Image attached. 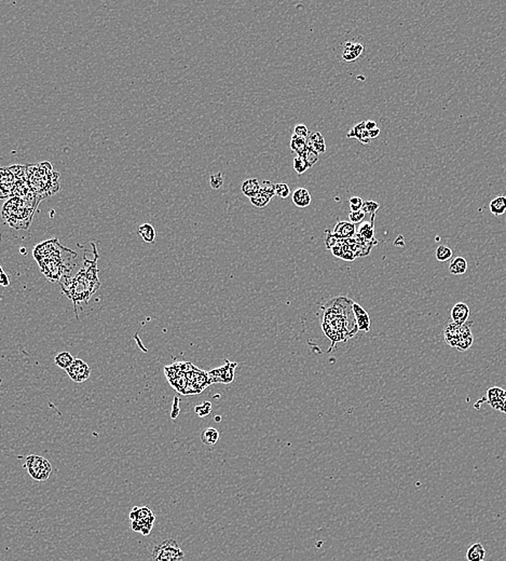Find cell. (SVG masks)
I'll list each match as a JSON object with an SVG mask.
<instances>
[{
	"mask_svg": "<svg viewBox=\"0 0 506 561\" xmlns=\"http://www.w3.org/2000/svg\"><path fill=\"white\" fill-rule=\"evenodd\" d=\"M97 257L93 261L84 260V269H82L74 280H67L66 282L62 283V286L67 285V288H64L63 290L65 291L68 298L75 302V305L79 301L89 300L94 291H96L99 287L97 279Z\"/></svg>",
	"mask_w": 506,
	"mask_h": 561,
	"instance_id": "cell-1",
	"label": "cell"
},
{
	"mask_svg": "<svg viewBox=\"0 0 506 561\" xmlns=\"http://www.w3.org/2000/svg\"><path fill=\"white\" fill-rule=\"evenodd\" d=\"M41 199L34 194L27 198L13 197L4 203L2 218L14 229H28Z\"/></svg>",
	"mask_w": 506,
	"mask_h": 561,
	"instance_id": "cell-2",
	"label": "cell"
},
{
	"mask_svg": "<svg viewBox=\"0 0 506 561\" xmlns=\"http://www.w3.org/2000/svg\"><path fill=\"white\" fill-rule=\"evenodd\" d=\"M26 179L29 188L41 200L54 195L60 188V174L54 172L49 162L26 165Z\"/></svg>",
	"mask_w": 506,
	"mask_h": 561,
	"instance_id": "cell-3",
	"label": "cell"
},
{
	"mask_svg": "<svg viewBox=\"0 0 506 561\" xmlns=\"http://www.w3.org/2000/svg\"><path fill=\"white\" fill-rule=\"evenodd\" d=\"M343 297L335 298L332 300V307L329 305V309L326 310L324 314V319H323V329H324L326 336L333 340V346L335 343L339 341H344L346 337L350 338L354 336L352 331L346 329V313L343 312V308L350 299Z\"/></svg>",
	"mask_w": 506,
	"mask_h": 561,
	"instance_id": "cell-4",
	"label": "cell"
},
{
	"mask_svg": "<svg viewBox=\"0 0 506 561\" xmlns=\"http://www.w3.org/2000/svg\"><path fill=\"white\" fill-rule=\"evenodd\" d=\"M184 557L178 543L172 539L163 541L152 551V561H181Z\"/></svg>",
	"mask_w": 506,
	"mask_h": 561,
	"instance_id": "cell-5",
	"label": "cell"
},
{
	"mask_svg": "<svg viewBox=\"0 0 506 561\" xmlns=\"http://www.w3.org/2000/svg\"><path fill=\"white\" fill-rule=\"evenodd\" d=\"M25 469L27 470L29 476L34 481H48L52 473V465L48 460L40 455H28L25 462Z\"/></svg>",
	"mask_w": 506,
	"mask_h": 561,
	"instance_id": "cell-6",
	"label": "cell"
},
{
	"mask_svg": "<svg viewBox=\"0 0 506 561\" xmlns=\"http://www.w3.org/2000/svg\"><path fill=\"white\" fill-rule=\"evenodd\" d=\"M473 325V322H467L465 324L458 325L456 323H450L445 327L444 336L445 341L449 344L452 348H457L458 344L460 343L463 339H466L469 337H473L472 330H470V326Z\"/></svg>",
	"mask_w": 506,
	"mask_h": 561,
	"instance_id": "cell-7",
	"label": "cell"
},
{
	"mask_svg": "<svg viewBox=\"0 0 506 561\" xmlns=\"http://www.w3.org/2000/svg\"><path fill=\"white\" fill-rule=\"evenodd\" d=\"M237 365L235 361H226V364L223 366L211 370L209 372L211 383H231L234 380V370Z\"/></svg>",
	"mask_w": 506,
	"mask_h": 561,
	"instance_id": "cell-8",
	"label": "cell"
},
{
	"mask_svg": "<svg viewBox=\"0 0 506 561\" xmlns=\"http://www.w3.org/2000/svg\"><path fill=\"white\" fill-rule=\"evenodd\" d=\"M485 401H488L493 409L496 410L506 413V390L501 388H491L487 391L486 396L479 401L478 402H484ZM477 402V404H478Z\"/></svg>",
	"mask_w": 506,
	"mask_h": 561,
	"instance_id": "cell-9",
	"label": "cell"
},
{
	"mask_svg": "<svg viewBox=\"0 0 506 561\" xmlns=\"http://www.w3.org/2000/svg\"><path fill=\"white\" fill-rule=\"evenodd\" d=\"M0 197L1 199H11L13 197L16 178L10 167H3L0 169Z\"/></svg>",
	"mask_w": 506,
	"mask_h": 561,
	"instance_id": "cell-10",
	"label": "cell"
},
{
	"mask_svg": "<svg viewBox=\"0 0 506 561\" xmlns=\"http://www.w3.org/2000/svg\"><path fill=\"white\" fill-rule=\"evenodd\" d=\"M66 372L73 381L81 383L86 381L90 378L91 369L85 361L82 360H75L73 365L68 368Z\"/></svg>",
	"mask_w": 506,
	"mask_h": 561,
	"instance_id": "cell-11",
	"label": "cell"
},
{
	"mask_svg": "<svg viewBox=\"0 0 506 561\" xmlns=\"http://www.w3.org/2000/svg\"><path fill=\"white\" fill-rule=\"evenodd\" d=\"M353 312H354L355 323L358 330L368 332L370 330V325H372L368 313L356 302L353 303Z\"/></svg>",
	"mask_w": 506,
	"mask_h": 561,
	"instance_id": "cell-12",
	"label": "cell"
},
{
	"mask_svg": "<svg viewBox=\"0 0 506 561\" xmlns=\"http://www.w3.org/2000/svg\"><path fill=\"white\" fill-rule=\"evenodd\" d=\"M130 519L131 521H143L147 523H155L156 516L154 513L151 512L149 507L142 506V507H134L132 512L130 513Z\"/></svg>",
	"mask_w": 506,
	"mask_h": 561,
	"instance_id": "cell-13",
	"label": "cell"
},
{
	"mask_svg": "<svg viewBox=\"0 0 506 561\" xmlns=\"http://www.w3.org/2000/svg\"><path fill=\"white\" fill-rule=\"evenodd\" d=\"M469 313H470V310H469V308H468L466 303L458 302L457 305H455L454 308L451 309L452 322L458 324V325L465 324L467 322L468 318H469Z\"/></svg>",
	"mask_w": 506,
	"mask_h": 561,
	"instance_id": "cell-14",
	"label": "cell"
},
{
	"mask_svg": "<svg viewBox=\"0 0 506 561\" xmlns=\"http://www.w3.org/2000/svg\"><path fill=\"white\" fill-rule=\"evenodd\" d=\"M355 225L350 221H340L334 229V235L339 240H350L355 236Z\"/></svg>",
	"mask_w": 506,
	"mask_h": 561,
	"instance_id": "cell-15",
	"label": "cell"
},
{
	"mask_svg": "<svg viewBox=\"0 0 506 561\" xmlns=\"http://www.w3.org/2000/svg\"><path fill=\"white\" fill-rule=\"evenodd\" d=\"M307 147L308 149L314 150L317 154L325 153L326 151L325 140L320 132H313L310 134L309 137L307 138Z\"/></svg>",
	"mask_w": 506,
	"mask_h": 561,
	"instance_id": "cell-16",
	"label": "cell"
},
{
	"mask_svg": "<svg viewBox=\"0 0 506 561\" xmlns=\"http://www.w3.org/2000/svg\"><path fill=\"white\" fill-rule=\"evenodd\" d=\"M365 123L366 122L363 121L361 123L356 124L354 127L352 128V130L348 133V138H357L360 140V143H362L363 145H369L370 142H372V139L369 137V132L366 130V126H365Z\"/></svg>",
	"mask_w": 506,
	"mask_h": 561,
	"instance_id": "cell-17",
	"label": "cell"
},
{
	"mask_svg": "<svg viewBox=\"0 0 506 561\" xmlns=\"http://www.w3.org/2000/svg\"><path fill=\"white\" fill-rule=\"evenodd\" d=\"M311 201L310 192L305 188H298L293 192V202L298 207H308Z\"/></svg>",
	"mask_w": 506,
	"mask_h": 561,
	"instance_id": "cell-18",
	"label": "cell"
},
{
	"mask_svg": "<svg viewBox=\"0 0 506 561\" xmlns=\"http://www.w3.org/2000/svg\"><path fill=\"white\" fill-rule=\"evenodd\" d=\"M374 219H375V214H373L372 220L367 221V223H363L360 227H358L357 236H356L357 238L364 240V241L373 242L375 237V227L373 224Z\"/></svg>",
	"mask_w": 506,
	"mask_h": 561,
	"instance_id": "cell-19",
	"label": "cell"
},
{
	"mask_svg": "<svg viewBox=\"0 0 506 561\" xmlns=\"http://www.w3.org/2000/svg\"><path fill=\"white\" fill-rule=\"evenodd\" d=\"M486 549L480 543H474L466 552L467 561H485Z\"/></svg>",
	"mask_w": 506,
	"mask_h": 561,
	"instance_id": "cell-20",
	"label": "cell"
},
{
	"mask_svg": "<svg viewBox=\"0 0 506 561\" xmlns=\"http://www.w3.org/2000/svg\"><path fill=\"white\" fill-rule=\"evenodd\" d=\"M241 190H242L244 196L249 197L251 199L260 191V183L258 182V179L256 178L246 179L243 182L242 187H241Z\"/></svg>",
	"mask_w": 506,
	"mask_h": 561,
	"instance_id": "cell-21",
	"label": "cell"
},
{
	"mask_svg": "<svg viewBox=\"0 0 506 561\" xmlns=\"http://www.w3.org/2000/svg\"><path fill=\"white\" fill-rule=\"evenodd\" d=\"M467 271V261L463 257H456L449 265V272L454 276H462Z\"/></svg>",
	"mask_w": 506,
	"mask_h": 561,
	"instance_id": "cell-22",
	"label": "cell"
},
{
	"mask_svg": "<svg viewBox=\"0 0 506 561\" xmlns=\"http://www.w3.org/2000/svg\"><path fill=\"white\" fill-rule=\"evenodd\" d=\"M489 209L494 216H502L506 212V197L500 196L492 199Z\"/></svg>",
	"mask_w": 506,
	"mask_h": 561,
	"instance_id": "cell-23",
	"label": "cell"
},
{
	"mask_svg": "<svg viewBox=\"0 0 506 561\" xmlns=\"http://www.w3.org/2000/svg\"><path fill=\"white\" fill-rule=\"evenodd\" d=\"M201 441L207 446H214L219 441V432L214 428L205 429L201 434Z\"/></svg>",
	"mask_w": 506,
	"mask_h": 561,
	"instance_id": "cell-24",
	"label": "cell"
},
{
	"mask_svg": "<svg viewBox=\"0 0 506 561\" xmlns=\"http://www.w3.org/2000/svg\"><path fill=\"white\" fill-rule=\"evenodd\" d=\"M138 235L145 242L154 243L156 239V230L150 224H143L138 227Z\"/></svg>",
	"mask_w": 506,
	"mask_h": 561,
	"instance_id": "cell-25",
	"label": "cell"
},
{
	"mask_svg": "<svg viewBox=\"0 0 506 561\" xmlns=\"http://www.w3.org/2000/svg\"><path fill=\"white\" fill-rule=\"evenodd\" d=\"M291 148H292L293 151H295L297 156H302L304 151L308 149L307 139L300 138V137L296 136L295 134H294L293 137H292V140H291Z\"/></svg>",
	"mask_w": 506,
	"mask_h": 561,
	"instance_id": "cell-26",
	"label": "cell"
},
{
	"mask_svg": "<svg viewBox=\"0 0 506 561\" xmlns=\"http://www.w3.org/2000/svg\"><path fill=\"white\" fill-rule=\"evenodd\" d=\"M74 361L75 359L73 358V355L68 352H62L60 354H57V356L55 358V364L65 370H67L68 368L73 365Z\"/></svg>",
	"mask_w": 506,
	"mask_h": 561,
	"instance_id": "cell-27",
	"label": "cell"
},
{
	"mask_svg": "<svg viewBox=\"0 0 506 561\" xmlns=\"http://www.w3.org/2000/svg\"><path fill=\"white\" fill-rule=\"evenodd\" d=\"M250 200H251V203L254 206L262 208V207H266L268 205L270 201H271V199H270L268 196L264 195L263 192L259 191L257 195H255L254 197L251 198Z\"/></svg>",
	"mask_w": 506,
	"mask_h": 561,
	"instance_id": "cell-28",
	"label": "cell"
},
{
	"mask_svg": "<svg viewBox=\"0 0 506 561\" xmlns=\"http://www.w3.org/2000/svg\"><path fill=\"white\" fill-rule=\"evenodd\" d=\"M435 256H436V259L440 262L448 261L452 258V249L446 246V245H439L436 249V253H435Z\"/></svg>",
	"mask_w": 506,
	"mask_h": 561,
	"instance_id": "cell-29",
	"label": "cell"
},
{
	"mask_svg": "<svg viewBox=\"0 0 506 561\" xmlns=\"http://www.w3.org/2000/svg\"><path fill=\"white\" fill-rule=\"evenodd\" d=\"M294 168L297 174L301 175L309 168V165L301 156H296L294 158Z\"/></svg>",
	"mask_w": 506,
	"mask_h": 561,
	"instance_id": "cell-30",
	"label": "cell"
},
{
	"mask_svg": "<svg viewBox=\"0 0 506 561\" xmlns=\"http://www.w3.org/2000/svg\"><path fill=\"white\" fill-rule=\"evenodd\" d=\"M211 404L210 401H203L202 404H200L198 406H196L195 408V412L198 414L200 418H204L209 416L211 411Z\"/></svg>",
	"mask_w": 506,
	"mask_h": 561,
	"instance_id": "cell-31",
	"label": "cell"
},
{
	"mask_svg": "<svg viewBox=\"0 0 506 561\" xmlns=\"http://www.w3.org/2000/svg\"><path fill=\"white\" fill-rule=\"evenodd\" d=\"M260 191L272 199L275 196V185L270 180H263L260 183Z\"/></svg>",
	"mask_w": 506,
	"mask_h": 561,
	"instance_id": "cell-32",
	"label": "cell"
},
{
	"mask_svg": "<svg viewBox=\"0 0 506 561\" xmlns=\"http://www.w3.org/2000/svg\"><path fill=\"white\" fill-rule=\"evenodd\" d=\"M301 157L305 160V162L308 163L309 167L313 166L317 162V160H319V154L315 153L314 150H311V149L305 150Z\"/></svg>",
	"mask_w": 506,
	"mask_h": 561,
	"instance_id": "cell-33",
	"label": "cell"
},
{
	"mask_svg": "<svg viewBox=\"0 0 506 561\" xmlns=\"http://www.w3.org/2000/svg\"><path fill=\"white\" fill-rule=\"evenodd\" d=\"M291 195V189L287 184L279 183L275 184V196H278L281 199H286Z\"/></svg>",
	"mask_w": 506,
	"mask_h": 561,
	"instance_id": "cell-34",
	"label": "cell"
},
{
	"mask_svg": "<svg viewBox=\"0 0 506 561\" xmlns=\"http://www.w3.org/2000/svg\"><path fill=\"white\" fill-rule=\"evenodd\" d=\"M210 185L214 190H218L220 187L223 185V178L221 173H217L211 175L210 177Z\"/></svg>",
	"mask_w": 506,
	"mask_h": 561,
	"instance_id": "cell-35",
	"label": "cell"
},
{
	"mask_svg": "<svg viewBox=\"0 0 506 561\" xmlns=\"http://www.w3.org/2000/svg\"><path fill=\"white\" fill-rule=\"evenodd\" d=\"M351 212H357V210H362L364 201L360 197H352L349 200Z\"/></svg>",
	"mask_w": 506,
	"mask_h": 561,
	"instance_id": "cell-36",
	"label": "cell"
},
{
	"mask_svg": "<svg viewBox=\"0 0 506 561\" xmlns=\"http://www.w3.org/2000/svg\"><path fill=\"white\" fill-rule=\"evenodd\" d=\"M380 207L379 203H377L375 201H365L363 204V207L362 210L363 212L366 214V213H370V214H375V212L377 209Z\"/></svg>",
	"mask_w": 506,
	"mask_h": 561,
	"instance_id": "cell-37",
	"label": "cell"
},
{
	"mask_svg": "<svg viewBox=\"0 0 506 561\" xmlns=\"http://www.w3.org/2000/svg\"><path fill=\"white\" fill-rule=\"evenodd\" d=\"M345 48L344 49H348L351 50L353 53L356 55V57L360 56L362 54V52L364 51V45L361 43H353V42H345L344 44Z\"/></svg>",
	"mask_w": 506,
	"mask_h": 561,
	"instance_id": "cell-38",
	"label": "cell"
},
{
	"mask_svg": "<svg viewBox=\"0 0 506 561\" xmlns=\"http://www.w3.org/2000/svg\"><path fill=\"white\" fill-rule=\"evenodd\" d=\"M294 133H295L296 136H298L300 138H303V139H307L310 135L308 127L305 126L304 124H297L295 126V131H294Z\"/></svg>",
	"mask_w": 506,
	"mask_h": 561,
	"instance_id": "cell-39",
	"label": "cell"
},
{
	"mask_svg": "<svg viewBox=\"0 0 506 561\" xmlns=\"http://www.w3.org/2000/svg\"><path fill=\"white\" fill-rule=\"evenodd\" d=\"M365 218V213L363 210H357V212H351L349 215L350 223L352 224H360L361 221Z\"/></svg>",
	"mask_w": 506,
	"mask_h": 561,
	"instance_id": "cell-40",
	"label": "cell"
},
{
	"mask_svg": "<svg viewBox=\"0 0 506 561\" xmlns=\"http://www.w3.org/2000/svg\"><path fill=\"white\" fill-rule=\"evenodd\" d=\"M340 240L334 235V233H328L327 238H326V247L327 248H333L335 245H337L339 243Z\"/></svg>",
	"mask_w": 506,
	"mask_h": 561,
	"instance_id": "cell-41",
	"label": "cell"
},
{
	"mask_svg": "<svg viewBox=\"0 0 506 561\" xmlns=\"http://www.w3.org/2000/svg\"><path fill=\"white\" fill-rule=\"evenodd\" d=\"M178 402H179L178 397H176V399L174 400V404L172 406V412H170V417H172V419H176L179 414L180 408L178 406Z\"/></svg>",
	"mask_w": 506,
	"mask_h": 561,
	"instance_id": "cell-42",
	"label": "cell"
},
{
	"mask_svg": "<svg viewBox=\"0 0 506 561\" xmlns=\"http://www.w3.org/2000/svg\"><path fill=\"white\" fill-rule=\"evenodd\" d=\"M342 57H343V60H345L346 62H353L357 58L356 55L353 53L351 50H348V49H344L343 53H342Z\"/></svg>",
	"mask_w": 506,
	"mask_h": 561,
	"instance_id": "cell-43",
	"label": "cell"
},
{
	"mask_svg": "<svg viewBox=\"0 0 506 561\" xmlns=\"http://www.w3.org/2000/svg\"><path fill=\"white\" fill-rule=\"evenodd\" d=\"M405 245H406V243H405V239H404L403 236H398L395 239V241H394V246H395V247H404Z\"/></svg>",
	"mask_w": 506,
	"mask_h": 561,
	"instance_id": "cell-44",
	"label": "cell"
},
{
	"mask_svg": "<svg viewBox=\"0 0 506 561\" xmlns=\"http://www.w3.org/2000/svg\"><path fill=\"white\" fill-rule=\"evenodd\" d=\"M365 126H366V130H367L368 132H369V131H373V130H375V128H376V127H378V126H377V123H376V122H375V121H373V120H367V121H366V123H365Z\"/></svg>",
	"mask_w": 506,
	"mask_h": 561,
	"instance_id": "cell-45",
	"label": "cell"
},
{
	"mask_svg": "<svg viewBox=\"0 0 506 561\" xmlns=\"http://www.w3.org/2000/svg\"><path fill=\"white\" fill-rule=\"evenodd\" d=\"M379 134H380V128H379V127H376L375 130L369 131V137H370V139L376 138V137L379 136Z\"/></svg>",
	"mask_w": 506,
	"mask_h": 561,
	"instance_id": "cell-46",
	"label": "cell"
},
{
	"mask_svg": "<svg viewBox=\"0 0 506 561\" xmlns=\"http://www.w3.org/2000/svg\"><path fill=\"white\" fill-rule=\"evenodd\" d=\"M9 283H10L9 279L7 278V276H5V273L3 272V270L1 269V284H2V286H8Z\"/></svg>",
	"mask_w": 506,
	"mask_h": 561,
	"instance_id": "cell-47",
	"label": "cell"
},
{
	"mask_svg": "<svg viewBox=\"0 0 506 561\" xmlns=\"http://www.w3.org/2000/svg\"><path fill=\"white\" fill-rule=\"evenodd\" d=\"M358 79H360V80H364V77H363V76H358Z\"/></svg>",
	"mask_w": 506,
	"mask_h": 561,
	"instance_id": "cell-48",
	"label": "cell"
},
{
	"mask_svg": "<svg viewBox=\"0 0 506 561\" xmlns=\"http://www.w3.org/2000/svg\"><path fill=\"white\" fill-rule=\"evenodd\" d=\"M216 420L219 421V420H220V417H215V421H216Z\"/></svg>",
	"mask_w": 506,
	"mask_h": 561,
	"instance_id": "cell-49",
	"label": "cell"
}]
</instances>
